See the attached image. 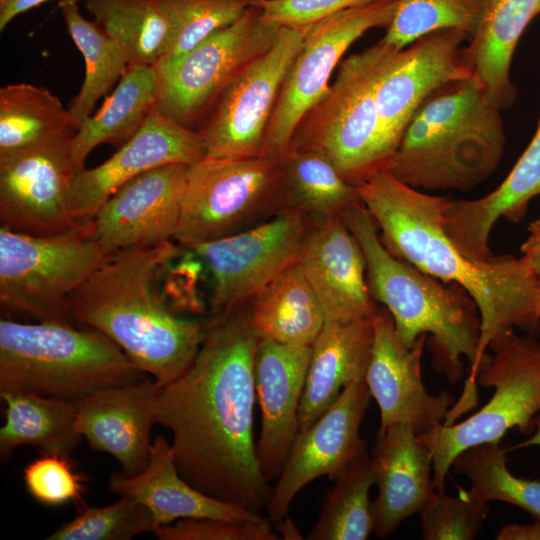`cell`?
<instances>
[{
    "mask_svg": "<svg viewBox=\"0 0 540 540\" xmlns=\"http://www.w3.org/2000/svg\"><path fill=\"white\" fill-rule=\"evenodd\" d=\"M356 187L391 254L442 282L461 286L475 302L481 333L468 385H476L475 373L493 340L514 328L533 336L539 333V280L521 256L468 257L445 228L450 199L419 191L389 171L376 173Z\"/></svg>",
    "mask_w": 540,
    "mask_h": 540,
    "instance_id": "obj_2",
    "label": "cell"
},
{
    "mask_svg": "<svg viewBox=\"0 0 540 540\" xmlns=\"http://www.w3.org/2000/svg\"><path fill=\"white\" fill-rule=\"evenodd\" d=\"M156 92L153 66H128L98 112L89 116L71 139L75 174L84 169L87 156L98 145L110 144L118 149L140 130L155 106Z\"/></svg>",
    "mask_w": 540,
    "mask_h": 540,
    "instance_id": "obj_30",
    "label": "cell"
},
{
    "mask_svg": "<svg viewBox=\"0 0 540 540\" xmlns=\"http://www.w3.org/2000/svg\"><path fill=\"white\" fill-rule=\"evenodd\" d=\"M206 157L200 134L165 117L155 106L140 130L106 161L76 173L70 185L75 221L88 223L102 204L134 177L167 164L193 165Z\"/></svg>",
    "mask_w": 540,
    "mask_h": 540,
    "instance_id": "obj_20",
    "label": "cell"
},
{
    "mask_svg": "<svg viewBox=\"0 0 540 540\" xmlns=\"http://www.w3.org/2000/svg\"><path fill=\"white\" fill-rule=\"evenodd\" d=\"M307 28L281 26L271 48L223 92L197 130L206 157L243 159L263 154L283 82Z\"/></svg>",
    "mask_w": 540,
    "mask_h": 540,
    "instance_id": "obj_14",
    "label": "cell"
},
{
    "mask_svg": "<svg viewBox=\"0 0 540 540\" xmlns=\"http://www.w3.org/2000/svg\"><path fill=\"white\" fill-rule=\"evenodd\" d=\"M161 386L146 378L77 401L78 432L91 449L113 456L125 476L141 473L148 464Z\"/></svg>",
    "mask_w": 540,
    "mask_h": 540,
    "instance_id": "obj_23",
    "label": "cell"
},
{
    "mask_svg": "<svg viewBox=\"0 0 540 540\" xmlns=\"http://www.w3.org/2000/svg\"><path fill=\"white\" fill-rule=\"evenodd\" d=\"M317 220L285 207L252 227L193 248L212 280V314L244 305L298 263Z\"/></svg>",
    "mask_w": 540,
    "mask_h": 540,
    "instance_id": "obj_12",
    "label": "cell"
},
{
    "mask_svg": "<svg viewBox=\"0 0 540 540\" xmlns=\"http://www.w3.org/2000/svg\"><path fill=\"white\" fill-rule=\"evenodd\" d=\"M531 446L540 447V412L533 419V432L530 437L520 443L508 447L507 451L510 452L514 449L528 448Z\"/></svg>",
    "mask_w": 540,
    "mask_h": 540,
    "instance_id": "obj_49",
    "label": "cell"
},
{
    "mask_svg": "<svg viewBox=\"0 0 540 540\" xmlns=\"http://www.w3.org/2000/svg\"><path fill=\"white\" fill-rule=\"evenodd\" d=\"M205 265L194 250L187 248L186 255L172 268L171 290L175 292L172 307L179 313L189 312L200 315L204 305L198 294V282Z\"/></svg>",
    "mask_w": 540,
    "mask_h": 540,
    "instance_id": "obj_45",
    "label": "cell"
},
{
    "mask_svg": "<svg viewBox=\"0 0 540 540\" xmlns=\"http://www.w3.org/2000/svg\"><path fill=\"white\" fill-rule=\"evenodd\" d=\"M48 1L50 0H0V31L19 15Z\"/></svg>",
    "mask_w": 540,
    "mask_h": 540,
    "instance_id": "obj_48",
    "label": "cell"
},
{
    "mask_svg": "<svg viewBox=\"0 0 540 540\" xmlns=\"http://www.w3.org/2000/svg\"><path fill=\"white\" fill-rule=\"evenodd\" d=\"M500 112L475 76L442 86L410 119L387 171L417 189L474 188L503 157Z\"/></svg>",
    "mask_w": 540,
    "mask_h": 540,
    "instance_id": "obj_5",
    "label": "cell"
},
{
    "mask_svg": "<svg viewBox=\"0 0 540 540\" xmlns=\"http://www.w3.org/2000/svg\"><path fill=\"white\" fill-rule=\"evenodd\" d=\"M507 453L500 443L475 445L459 453L451 468L468 478V492L476 501L509 503L540 520V480L512 474L507 467Z\"/></svg>",
    "mask_w": 540,
    "mask_h": 540,
    "instance_id": "obj_37",
    "label": "cell"
},
{
    "mask_svg": "<svg viewBox=\"0 0 540 540\" xmlns=\"http://www.w3.org/2000/svg\"><path fill=\"white\" fill-rule=\"evenodd\" d=\"M278 523V530L283 539H301V535L295 524L289 519L288 515Z\"/></svg>",
    "mask_w": 540,
    "mask_h": 540,
    "instance_id": "obj_50",
    "label": "cell"
},
{
    "mask_svg": "<svg viewBox=\"0 0 540 540\" xmlns=\"http://www.w3.org/2000/svg\"><path fill=\"white\" fill-rule=\"evenodd\" d=\"M5 423L0 428V457L5 462L21 445L41 454L70 455L81 442L77 402L25 391L0 392Z\"/></svg>",
    "mask_w": 540,
    "mask_h": 540,
    "instance_id": "obj_31",
    "label": "cell"
},
{
    "mask_svg": "<svg viewBox=\"0 0 540 540\" xmlns=\"http://www.w3.org/2000/svg\"><path fill=\"white\" fill-rule=\"evenodd\" d=\"M69 456L42 454L25 466L23 481L35 501L49 507L70 502L83 504L82 495L88 479L75 469Z\"/></svg>",
    "mask_w": 540,
    "mask_h": 540,
    "instance_id": "obj_42",
    "label": "cell"
},
{
    "mask_svg": "<svg viewBox=\"0 0 540 540\" xmlns=\"http://www.w3.org/2000/svg\"><path fill=\"white\" fill-rule=\"evenodd\" d=\"M320 516L307 534L308 540H366L374 532L373 501L369 491L374 484L371 456L356 458L334 478Z\"/></svg>",
    "mask_w": 540,
    "mask_h": 540,
    "instance_id": "obj_36",
    "label": "cell"
},
{
    "mask_svg": "<svg viewBox=\"0 0 540 540\" xmlns=\"http://www.w3.org/2000/svg\"><path fill=\"white\" fill-rule=\"evenodd\" d=\"M93 21L125 51L129 66H155L171 39V22L161 0H86Z\"/></svg>",
    "mask_w": 540,
    "mask_h": 540,
    "instance_id": "obj_33",
    "label": "cell"
},
{
    "mask_svg": "<svg viewBox=\"0 0 540 540\" xmlns=\"http://www.w3.org/2000/svg\"><path fill=\"white\" fill-rule=\"evenodd\" d=\"M540 195V118L527 148L503 182L489 194L474 200H450L445 228L459 248L475 260L494 255L490 233L500 218L519 221L529 202Z\"/></svg>",
    "mask_w": 540,
    "mask_h": 540,
    "instance_id": "obj_26",
    "label": "cell"
},
{
    "mask_svg": "<svg viewBox=\"0 0 540 540\" xmlns=\"http://www.w3.org/2000/svg\"><path fill=\"white\" fill-rule=\"evenodd\" d=\"M373 321V345L364 379L380 410L378 432L404 423L419 435L445 423L456 400L447 392L432 395L424 386L421 362L428 336L421 335L413 347H406L383 306Z\"/></svg>",
    "mask_w": 540,
    "mask_h": 540,
    "instance_id": "obj_18",
    "label": "cell"
},
{
    "mask_svg": "<svg viewBox=\"0 0 540 540\" xmlns=\"http://www.w3.org/2000/svg\"><path fill=\"white\" fill-rule=\"evenodd\" d=\"M312 346L260 339L254 376L261 429L256 442L260 469L268 481L278 478L299 428V407Z\"/></svg>",
    "mask_w": 540,
    "mask_h": 540,
    "instance_id": "obj_21",
    "label": "cell"
},
{
    "mask_svg": "<svg viewBox=\"0 0 540 540\" xmlns=\"http://www.w3.org/2000/svg\"><path fill=\"white\" fill-rule=\"evenodd\" d=\"M400 50L381 39L343 59L334 82L300 120L288 147L324 153L355 186L387 171L392 156L384 143L376 92Z\"/></svg>",
    "mask_w": 540,
    "mask_h": 540,
    "instance_id": "obj_7",
    "label": "cell"
},
{
    "mask_svg": "<svg viewBox=\"0 0 540 540\" xmlns=\"http://www.w3.org/2000/svg\"><path fill=\"white\" fill-rule=\"evenodd\" d=\"M496 540H540V520L532 523H509L503 525L495 536Z\"/></svg>",
    "mask_w": 540,
    "mask_h": 540,
    "instance_id": "obj_47",
    "label": "cell"
},
{
    "mask_svg": "<svg viewBox=\"0 0 540 540\" xmlns=\"http://www.w3.org/2000/svg\"><path fill=\"white\" fill-rule=\"evenodd\" d=\"M259 338L244 305L206 322L187 370L161 386L157 423L172 433L181 476L204 494L260 512L270 496L254 440V361Z\"/></svg>",
    "mask_w": 540,
    "mask_h": 540,
    "instance_id": "obj_1",
    "label": "cell"
},
{
    "mask_svg": "<svg viewBox=\"0 0 540 540\" xmlns=\"http://www.w3.org/2000/svg\"><path fill=\"white\" fill-rule=\"evenodd\" d=\"M539 13L540 0H482L479 24L463 55L488 101L500 111L511 108L517 98L510 78L513 54Z\"/></svg>",
    "mask_w": 540,
    "mask_h": 540,
    "instance_id": "obj_28",
    "label": "cell"
},
{
    "mask_svg": "<svg viewBox=\"0 0 540 540\" xmlns=\"http://www.w3.org/2000/svg\"><path fill=\"white\" fill-rule=\"evenodd\" d=\"M279 25L260 5L212 34L173 64L154 68L155 107L176 124L197 131L223 92L274 44Z\"/></svg>",
    "mask_w": 540,
    "mask_h": 540,
    "instance_id": "obj_11",
    "label": "cell"
},
{
    "mask_svg": "<svg viewBox=\"0 0 540 540\" xmlns=\"http://www.w3.org/2000/svg\"><path fill=\"white\" fill-rule=\"evenodd\" d=\"M536 307H537V313L540 317V281L538 282L537 289H536Z\"/></svg>",
    "mask_w": 540,
    "mask_h": 540,
    "instance_id": "obj_51",
    "label": "cell"
},
{
    "mask_svg": "<svg viewBox=\"0 0 540 540\" xmlns=\"http://www.w3.org/2000/svg\"><path fill=\"white\" fill-rule=\"evenodd\" d=\"M190 165L148 170L120 186L90 221L91 234L106 257L174 240Z\"/></svg>",
    "mask_w": 540,
    "mask_h": 540,
    "instance_id": "obj_17",
    "label": "cell"
},
{
    "mask_svg": "<svg viewBox=\"0 0 540 540\" xmlns=\"http://www.w3.org/2000/svg\"><path fill=\"white\" fill-rule=\"evenodd\" d=\"M78 507V514L47 540H129L155 528L151 512L127 496L104 507Z\"/></svg>",
    "mask_w": 540,
    "mask_h": 540,
    "instance_id": "obj_40",
    "label": "cell"
},
{
    "mask_svg": "<svg viewBox=\"0 0 540 540\" xmlns=\"http://www.w3.org/2000/svg\"><path fill=\"white\" fill-rule=\"evenodd\" d=\"M108 487L115 494L144 505L151 512L155 527L186 518L266 519L260 512L210 497L193 487L181 476L171 444L161 435L152 442L148 464L141 473L134 476L111 473Z\"/></svg>",
    "mask_w": 540,
    "mask_h": 540,
    "instance_id": "obj_25",
    "label": "cell"
},
{
    "mask_svg": "<svg viewBox=\"0 0 540 540\" xmlns=\"http://www.w3.org/2000/svg\"><path fill=\"white\" fill-rule=\"evenodd\" d=\"M183 249L168 240L110 255L67 301L73 321L110 338L162 386L192 364L206 329L207 321L181 315L158 289Z\"/></svg>",
    "mask_w": 540,
    "mask_h": 540,
    "instance_id": "obj_3",
    "label": "cell"
},
{
    "mask_svg": "<svg viewBox=\"0 0 540 540\" xmlns=\"http://www.w3.org/2000/svg\"><path fill=\"white\" fill-rule=\"evenodd\" d=\"M373 319L324 324L312 345L298 432L319 418L346 385L365 376L374 338Z\"/></svg>",
    "mask_w": 540,
    "mask_h": 540,
    "instance_id": "obj_27",
    "label": "cell"
},
{
    "mask_svg": "<svg viewBox=\"0 0 540 540\" xmlns=\"http://www.w3.org/2000/svg\"><path fill=\"white\" fill-rule=\"evenodd\" d=\"M67 133L0 156V224L32 235H51L77 223L70 208L75 171Z\"/></svg>",
    "mask_w": 540,
    "mask_h": 540,
    "instance_id": "obj_15",
    "label": "cell"
},
{
    "mask_svg": "<svg viewBox=\"0 0 540 540\" xmlns=\"http://www.w3.org/2000/svg\"><path fill=\"white\" fill-rule=\"evenodd\" d=\"M374 484V532L379 538L392 535L406 518L419 514L433 487V457L415 430L395 423L377 432L371 452Z\"/></svg>",
    "mask_w": 540,
    "mask_h": 540,
    "instance_id": "obj_24",
    "label": "cell"
},
{
    "mask_svg": "<svg viewBox=\"0 0 540 540\" xmlns=\"http://www.w3.org/2000/svg\"><path fill=\"white\" fill-rule=\"evenodd\" d=\"M285 207L279 156L205 157L189 166L174 241L190 249L252 227Z\"/></svg>",
    "mask_w": 540,
    "mask_h": 540,
    "instance_id": "obj_10",
    "label": "cell"
},
{
    "mask_svg": "<svg viewBox=\"0 0 540 540\" xmlns=\"http://www.w3.org/2000/svg\"><path fill=\"white\" fill-rule=\"evenodd\" d=\"M396 0L343 10L307 28L293 60L267 131L263 154H282L303 118L326 94L333 71L351 45L373 28H387Z\"/></svg>",
    "mask_w": 540,
    "mask_h": 540,
    "instance_id": "obj_13",
    "label": "cell"
},
{
    "mask_svg": "<svg viewBox=\"0 0 540 540\" xmlns=\"http://www.w3.org/2000/svg\"><path fill=\"white\" fill-rule=\"evenodd\" d=\"M384 0H262L264 17L279 26L307 28L334 13Z\"/></svg>",
    "mask_w": 540,
    "mask_h": 540,
    "instance_id": "obj_44",
    "label": "cell"
},
{
    "mask_svg": "<svg viewBox=\"0 0 540 540\" xmlns=\"http://www.w3.org/2000/svg\"><path fill=\"white\" fill-rule=\"evenodd\" d=\"M105 259L90 222L51 235L1 226V307L37 322L73 323L68 298Z\"/></svg>",
    "mask_w": 540,
    "mask_h": 540,
    "instance_id": "obj_9",
    "label": "cell"
},
{
    "mask_svg": "<svg viewBox=\"0 0 540 540\" xmlns=\"http://www.w3.org/2000/svg\"><path fill=\"white\" fill-rule=\"evenodd\" d=\"M299 263L322 306L325 323L372 318L378 311L362 247L342 216L316 222Z\"/></svg>",
    "mask_w": 540,
    "mask_h": 540,
    "instance_id": "obj_22",
    "label": "cell"
},
{
    "mask_svg": "<svg viewBox=\"0 0 540 540\" xmlns=\"http://www.w3.org/2000/svg\"><path fill=\"white\" fill-rule=\"evenodd\" d=\"M475 373L478 386L493 388L488 402L459 423L440 424L419 434L433 457V487L443 491L454 459L463 450L500 443L512 428L533 432L540 412V342L533 335L519 336L510 330L493 340Z\"/></svg>",
    "mask_w": 540,
    "mask_h": 540,
    "instance_id": "obj_8",
    "label": "cell"
},
{
    "mask_svg": "<svg viewBox=\"0 0 540 540\" xmlns=\"http://www.w3.org/2000/svg\"><path fill=\"white\" fill-rule=\"evenodd\" d=\"M470 36L460 30L429 33L401 49L376 92L385 146L394 156L403 132L421 104L442 86L474 76L463 55Z\"/></svg>",
    "mask_w": 540,
    "mask_h": 540,
    "instance_id": "obj_19",
    "label": "cell"
},
{
    "mask_svg": "<svg viewBox=\"0 0 540 540\" xmlns=\"http://www.w3.org/2000/svg\"><path fill=\"white\" fill-rule=\"evenodd\" d=\"M419 515L425 540H473L487 519L488 504L476 501L461 487L456 497L435 490Z\"/></svg>",
    "mask_w": 540,
    "mask_h": 540,
    "instance_id": "obj_41",
    "label": "cell"
},
{
    "mask_svg": "<svg viewBox=\"0 0 540 540\" xmlns=\"http://www.w3.org/2000/svg\"><path fill=\"white\" fill-rule=\"evenodd\" d=\"M342 218L362 247L370 293L390 313L399 340L411 348L427 335L437 372L456 383L464 375L466 360L471 376L478 360L481 320L470 295L391 254L361 201Z\"/></svg>",
    "mask_w": 540,
    "mask_h": 540,
    "instance_id": "obj_4",
    "label": "cell"
},
{
    "mask_svg": "<svg viewBox=\"0 0 540 540\" xmlns=\"http://www.w3.org/2000/svg\"><path fill=\"white\" fill-rule=\"evenodd\" d=\"M110 338L72 323L0 320V392L79 401L146 379Z\"/></svg>",
    "mask_w": 540,
    "mask_h": 540,
    "instance_id": "obj_6",
    "label": "cell"
},
{
    "mask_svg": "<svg viewBox=\"0 0 540 540\" xmlns=\"http://www.w3.org/2000/svg\"><path fill=\"white\" fill-rule=\"evenodd\" d=\"M370 398L364 377L356 378L319 418L297 433L265 507L271 522L288 515L293 499L305 485L321 476L334 478L368 452L360 426Z\"/></svg>",
    "mask_w": 540,
    "mask_h": 540,
    "instance_id": "obj_16",
    "label": "cell"
},
{
    "mask_svg": "<svg viewBox=\"0 0 540 540\" xmlns=\"http://www.w3.org/2000/svg\"><path fill=\"white\" fill-rule=\"evenodd\" d=\"M528 231V237L520 248L521 257L540 281V219L532 222Z\"/></svg>",
    "mask_w": 540,
    "mask_h": 540,
    "instance_id": "obj_46",
    "label": "cell"
},
{
    "mask_svg": "<svg viewBox=\"0 0 540 540\" xmlns=\"http://www.w3.org/2000/svg\"><path fill=\"white\" fill-rule=\"evenodd\" d=\"M250 302L249 323L259 339L312 346L325 324L322 306L299 262Z\"/></svg>",
    "mask_w": 540,
    "mask_h": 540,
    "instance_id": "obj_29",
    "label": "cell"
},
{
    "mask_svg": "<svg viewBox=\"0 0 540 540\" xmlns=\"http://www.w3.org/2000/svg\"><path fill=\"white\" fill-rule=\"evenodd\" d=\"M75 132L69 108L48 89L29 83L1 87L0 156Z\"/></svg>",
    "mask_w": 540,
    "mask_h": 540,
    "instance_id": "obj_35",
    "label": "cell"
},
{
    "mask_svg": "<svg viewBox=\"0 0 540 540\" xmlns=\"http://www.w3.org/2000/svg\"><path fill=\"white\" fill-rule=\"evenodd\" d=\"M279 158L287 207L300 209L320 221L342 216L360 202L357 187L341 175L324 153L288 147Z\"/></svg>",
    "mask_w": 540,
    "mask_h": 540,
    "instance_id": "obj_32",
    "label": "cell"
},
{
    "mask_svg": "<svg viewBox=\"0 0 540 540\" xmlns=\"http://www.w3.org/2000/svg\"><path fill=\"white\" fill-rule=\"evenodd\" d=\"M482 13V0H396L393 18L382 40L404 49L419 38L443 29H456L470 37Z\"/></svg>",
    "mask_w": 540,
    "mask_h": 540,
    "instance_id": "obj_38",
    "label": "cell"
},
{
    "mask_svg": "<svg viewBox=\"0 0 540 540\" xmlns=\"http://www.w3.org/2000/svg\"><path fill=\"white\" fill-rule=\"evenodd\" d=\"M161 540H279L269 518L261 521H232L215 518H186L152 531Z\"/></svg>",
    "mask_w": 540,
    "mask_h": 540,
    "instance_id": "obj_43",
    "label": "cell"
},
{
    "mask_svg": "<svg viewBox=\"0 0 540 540\" xmlns=\"http://www.w3.org/2000/svg\"><path fill=\"white\" fill-rule=\"evenodd\" d=\"M262 0H161L171 22V39L154 68H164L212 34L236 22Z\"/></svg>",
    "mask_w": 540,
    "mask_h": 540,
    "instance_id": "obj_39",
    "label": "cell"
},
{
    "mask_svg": "<svg viewBox=\"0 0 540 540\" xmlns=\"http://www.w3.org/2000/svg\"><path fill=\"white\" fill-rule=\"evenodd\" d=\"M78 2L60 0L58 5L67 31L85 61L82 86L69 106L76 130L91 116L98 100L120 80L129 66L120 44L94 21L85 19Z\"/></svg>",
    "mask_w": 540,
    "mask_h": 540,
    "instance_id": "obj_34",
    "label": "cell"
}]
</instances>
